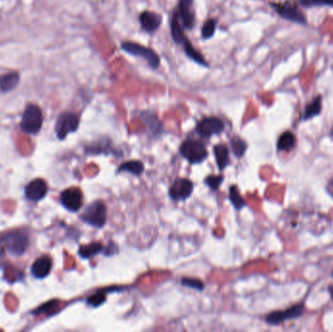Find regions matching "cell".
I'll list each match as a JSON object with an SVG mask.
<instances>
[{
  "instance_id": "cell-1",
  "label": "cell",
  "mask_w": 333,
  "mask_h": 332,
  "mask_svg": "<svg viewBox=\"0 0 333 332\" xmlns=\"http://www.w3.org/2000/svg\"><path fill=\"white\" fill-rule=\"evenodd\" d=\"M29 245V236L21 230L6 232L0 235V254L6 251L14 256L22 255L26 252Z\"/></svg>"
},
{
  "instance_id": "cell-2",
  "label": "cell",
  "mask_w": 333,
  "mask_h": 332,
  "mask_svg": "<svg viewBox=\"0 0 333 332\" xmlns=\"http://www.w3.org/2000/svg\"><path fill=\"white\" fill-rule=\"evenodd\" d=\"M43 114L39 106L33 103L27 105L21 120V130L29 135H35L42 128Z\"/></svg>"
},
{
  "instance_id": "cell-3",
  "label": "cell",
  "mask_w": 333,
  "mask_h": 332,
  "mask_svg": "<svg viewBox=\"0 0 333 332\" xmlns=\"http://www.w3.org/2000/svg\"><path fill=\"white\" fill-rule=\"evenodd\" d=\"M81 218L88 224L102 228L106 222V207L102 201L90 204L83 212Z\"/></svg>"
},
{
  "instance_id": "cell-4",
  "label": "cell",
  "mask_w": 333,
  "mask_h": 332,
  "mask_svg": "<svg viewBox=\"0 0 333 332\" xmlns=\"http://www.w3.org/2000/svg\"><path fill=\"white\" fill-rule=\"evenodd\" d=\"M180 153L191 164H198L208 157V150L203 143L187 140L180 146Z\"/></svg>"
},
{
  "instance_id": "cell-5",
  "label": "cell",
  "mask_w": 333,
  "mask_h": 332,
  "mask_svg": "<svg viewBox=\"0 0 333 332\" xmlns=\"http://www.w3.org/2000/svg\"><path fill=\"white\" fill-rule=\"evenodd\" d=\"M121 48L125 52L129 53L135 57H142L145 58L152 69H157L160 65L159 56L152 49H149L141 44L130 42V41L123 42L121 45Z\"/></svg>"
},
{
  "instance_id": "cell-6",
  "label": "cell",
  "mask_w": 333,
  "mask_h": 332,
  "mask_svg": "<svg viewBox=\"0 0 333 332\" xmlns=\"http://www.w3.org/2000/svg\"><path fill=\"white\" fill-rule=\"evenodd\" d=\"M304 303H298L291 306L285 311H274L267 315L266 322L271 325H279L286 320L300 318L304 313Z\"/></svg>"
},
{
  "instance_id": "cell-7",
  "label": "cell",
  "mask_w": 333,
  "mask_h": 332,
  "mask_svg": "<svg viewBox=\"0 0 333 332\" xmlns=\"http://www.w3.org/2000/svg\"><path fill=\"white\" fill-rule=\"evenodd\" d=\"M272 7L278 12V14L284 19H287L291 22L298 23L300 25H306V17L301 12L295 3V1H286L285 3H273Z\"/></svg>"
},
{
  "instance_id": "cell-8",
  "label": "cell",
  "mask_w": 333,
  "mask_h": 332,
  "mask_svg": "<svg viewBox=\"0 0 333 332\" xmlns=\"http://www.w3.org/2000/svg\"><path fill=\"white\" fill-rule=\"evenodd\" d=\"M79 127V117L71 112H64L58 116L56 123V134L59 140H64L66 136Z\"/></svg>"
},
{
  "instance_id": "cell-9",
  "label": "cell",
  "mask_w": 333,
  "mask_h": 332,
  "mask_svg": "<svg viewBox=\"0 0 333 332\" xmlns=\"http://www.w3.org/2000/svg\"><path fill=\"white\" fill-rule=\"evenodd\" d=\"M60 202L66 210L77 212L82 207L83 194L79 188H68L61 192Z\"/></svg>"
},
{
  "instance_id": "cell-10",
  "label": "cell",
  "mask_w": 333,
  "mask_h": 332,
  "mask_svg": "<svg viewBox=\"0 0 333 332\" xmlns=\"http://www.w3.org/2000/svg\"><path fill=\"white\" fill-rule=\"evenodd\" d=\"M196 130L204 138H210L222 132L224 130V123L218 117H206L198 123Z\"/></svg>"
},
{
  "instance_id": "cell-11",
  "label": "cell",
  "mask_w": 333,
  "mask_h": 332,
  "mask_svg": "<svg viewBox=\"0 0 333 332\" xmlns=\"http://www.w3.org/2000/svg\"><path fill=\"white\" fill-rule=\"evenodd\" d=\"M194 189L193 182L187 178H178L170 188V197L174 201L185 200L192 194Z\"/></svg>"
},
{
  "instance_id": "cell-12",
  "label": "cell",
  "mask_w": 333,
  "mask_h": 332,
  "mask_svg": "<svg viewBox=\"0 0 333 332\" xmlns=\"http://www.w3.org/2000/svg\"><path fill=\"white\" fill-rule=\"evenodd\" d=\"M48 185L41 178H36L30 181L26 187V197L29 201L38 202L46 196Z\"/></svg>"
},
{
  "instance_id": "cell-13",
  "label": "cell",
  "mask_w": 333,
  "mask_h": 332,
  "mask_svg": "<svg viewBox=\"0 0 333 332\" xmlns=\"http://www.w3.org/2000/svg\"><path fill=\"white\" fill-rule=\"evenodd\" d=\"M193 1L194 0H179V11L177 13L180 17L182 26L186 29H192L195 22Z\"/></svg>"
},
{
  "instance_id": "cell-14",
  "label": "cell",
  "mask_w": 333,
  "mask_h": 332,
  "mask_svg": "<svg viewBox=\"0 0 333 332\" xmlns=\"http://www.w3.org/2000/svg\"><path fill=\"white\" fill-rule=\"evenodd\" d=\"M52 266V258L48 255H43L33 262L31 265V273L35 278L43 279L50 274Z\"/></svg>"
},
{
  "instance_id": "cell-15",
  "label": "cell",
  "mask_w": 333,
  "mask_h": 332,
  "mask_svg": "<svg viewBox=\"0 0 333 332\" xmlns=\"http://www.w3.org/2000/svg\"><path fill=\"white\" fill-rule=\"evenodd\" d=\"M140 22L142 28L146 32H154L159 29L162 24V16L154 12L145 11L140 16Z\"/></svg>"
},
{
  "instance_id": "cell-16",
  "label": "cell",
  "mask_w": 333,
  "mask_h": 332,
  "mask_svg": "<svg viewBox=\"0 0 333 332\" xmlns=\"http://www.w3.org/2000/svg\"><path fill=\"white\" fill-rule=\"evenodd\" d=\"M20 83L19 73H6L0 77V90L3 93L11 92Z\"/></svg>"
},
{
  "instance_id": "cell-17",
  "label": "cell",
  "mask_w": 333,
  "mask_h": 332,
  "mask_svg": "<svg viewBox=\"0 0 333 332\" xmlns=\"http://www.w3.org/2000/svg\"><path fill=\"white\" fill-rule=\"evenodd\" d=\"M296 144V138L294 134L290 130L283 132L277 143V148L279 151H290L294 148Z\"/></svg>"
},
{
  "instance_id": "cell-18",
  "label": "cell",
  "mask_w": 333,
  "mask_h": 332,
  "mask_svg": "<svg viewBox=\"0 0 333 332\" xmlns=\"http://www.w3.org/2000/svg\"><path fill=\"white\" fill-rule=\"evenodd\" d=\"M321 108H322V98H321V96H318L309 104L306 105L302 119L306 121V120L314 118L315 116L319 115V113L321 112Z\"/></svg>"
},
{
  "instance_id": "cell-19",
  "label": "cell",
  "mask_w": 333,
  "mask_h": 332,
  "mask_svg": "<svg viewBox=\"0 0 333 332\" xmlns=\"http://www.w3.org/2000/svg\"><path fill=\"white\" fill-rule=\"evenodd\" d=\"M178 18H179L178 13L175 12L173 16L172 23H171V32H172V36H173L174 42L182 45L186 40V37L183 33V30H182Z\"/></svg>"
},
{
  "instance_id": "cell-20",
  "label": "cell",
  "mask_w": 333,
  "mask_h": 332,
  "mask_svg": "<svg viewBox=\"0 0 333 332\" xmlns=\"http://www.w3.org/2000/svg\"><path fill=\"white\" fill-rule=\"evenodd\" d=\"M215 156L217 159L218 168L220 171H223L229 164V151L224 145H218L214 148Z\"/></svg>"
},
{
  "instance_id": "cell-21",
  "label": "cell",
  "mask_w": 333,
  "mask_h": 332,
  "mask_svg": "<svg viewBox=\"0 0 333 332\" xmlns=\"http://www.w3.org/2000/svg\"><path fill=\"white\" fill-rule=\"evenodd\" d=\"M182 45H183L184 52H185V54L187 55L188 58L193 59L195 62H197V63H199L201 65L208 67V63H207L206 59L202 56V54L200 52H198L197 50H195V48L193 47V45L191 44V42H189L188 40L186 39L184 41V43L182 44Z\"/></svg>"
},
{
  "instance_id": "cell-22",
  "label": "cell",
  "mask_w": 333,
  "mask_h": 332,
  "mask_svg": "<svg viewBox=\"0 0 333 332\" xmlns=\"http://www.w3.org/2000/svg\"><path fill=\"white\" fill-rule=\"evenodd\" d=\"M103 249L101 243H92L87 246H82L79 249V254L83 258H91L100 252H102Z\"/></svg>"
},
{
  "instance_id": "cell-23",
  "label": "cell",
  "mask_w": 333,
  "mask_h": 332,
  "mask_svg": "<svg viewBox=\"0 0 333 332\" xmlns=\"http://www.w3.org/2000/svg\"><path fill=\"white\" fill-rule=\"evenodd\" d=\"M119 172H128V173L140 175L144 172V164L137 160H131L122 164L119 167Z\"/></svg>"
},
{
  "instance_id": "cell-24",
  "label": "cell",
  "mask_w": 333,
  "mask_h": 332,
  "mask_svg": "<svg viewBox=\"0 0 333 332\" xmlns=\"http://www.w3.org/2000/svg\"><path fill=\"white\" fill-rule=\"evenodd\" d=\"M142 116H143V120H145L147 128L153 134H158L161 130V123L158 118L149 112H144Z\"/></svg>"
},
{
  "instance_id": "cell-25",
  "label": "cell",
  "mask_w": 333,
  "mask_h": 332,
  "mask_svg": "<svg viewBox=\"0 0 333 332\" xmlns=\"http://www.w3.org/2000/svg\"><path fill=\"white\" fill-rule=\"evenodd\" d=\"M229 199L231 201L232 205L235 207L237 210H242L246 205V203L244 201L242 198L239 189L235 185H232L229 190Z\"/></svg>"
},
{
  "instance_id": "cell-26",
  "label": "cell",
  "mask_w": 333,
  "mask_h": 332,
  "mask_svg": "<svg viewBox=\"0 0 333 332\" xmlns=\"http://www.w3.org/2000/svg\"><path fill=\"white\" fill-rule=\"evenodd\" d=\"M231 147L235 156H237L238 158H241L245 154L247 145L245 141H243L239 137H235L231 140Z\"/></svg>"
},
{
  "instance_id": "cell-27",
  "label": "cell",
  "mask_w": 333,
  "mask_h": 332,
  "mask_svg": "<svg viewBox=\"0 0 333 332\" xmlns=\"http://www.w3.org/2000/svg\"><path fill=\"white\" fill-rule=\"evenodd\" d=\"M217 24L218 21L217 20H209L204 24L203 29H202V37L204 39H210L214 36L215 31L217 29Z\"/></svg>"
},
{
  "instance_id": "cell-28",
  "label": "cell",
  "mask_w": 333,
  "mask_h": 332,
  "mask_svg": "<svg viewBox=\"0 0 333 332\" xmlns=\"http://www.w3.org/2000/svg\"><path fill=\"white\" fill-rule=\"evenodd\" d=\"M298 2L304 7L313 6H333V0H298Z\"/></svg>"
},
{
  "instance_id": "cell-29",
  "label": "cell",
  "mask_w": 333,
  "mask_h": 332,
  "mask_svg": "<svg viewBox=\"0 0 333 332\" xmlns=\"http://www.w3.org/2000/svg\"><path fill=\"white\" fill-rule=\"evenodd\" d=\"M223 181L222 175H210L205 179V183L213 190H217Z\"/></svg>"
},
{
  "instance_id": "cell-30",
  "label": "cell",
  "mask_w": 333,
  "mask_h": 332,
  "mask_svg": "<svg viewBox=\"0 0 333 332\" xmlns=\"http://www.w3.org/2000/svg\"><path fill=\"white\" fill-rule=\"evenodd\" d=\"M181 285L184 287H188V288H192V289H199V290H203L205 286H204L203 282L197 279H182L181 280Z\"/></svg>"
},
{
  "instance_id": "cell-31",
  "label": "cell",
  "mask_w": 333,
  "mask_h": 332,
  "mask_svg": "<svg viewBox=\"0 0 333 332\" xmlns=\"http://www.w3.org/2000/svg\"><path fill=\"white\" fill-rule=\"evenodd\" d=\"M105 300V295L101 292H98L92 296H90L87 299L88 304H90L93 307H99L102 305Z\"/></svg>"
},
{
  "instance_id": "cell-32",
  "label": "cell",
  "mask_w": 333,
  "mask_h": 332,
  "mask_svg": "<svg viewBox=\"0 0 333 332\" xmlns=\"http://www.w3.org/2000/svg\"><path fill=\"white\" fill-rule=\"evenodd\" d=\"M327 290H328V292H329V295H330V297H331V299H332L333 301V286H329V287H328V289H327Z\"/></svg>"
},
{
  "instance_id": "cell-33",
  "label": "cell",
  "mask_w": 333,
  "mask_h": 332,
  "mask_svg": "<svg viewBox=\"0 0 333 332\" xmlns=\"http://www.w3.org/2000/svg\"><path fill=\"white\" fill-rule=\"evenodd\" d=\"M330 185H331V186L333 187V178L331 179V180H330Z\"/></svg>"
}]
</instances>
